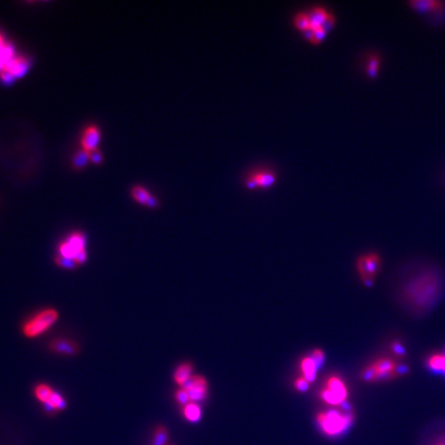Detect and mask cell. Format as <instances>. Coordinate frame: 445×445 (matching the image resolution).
Returning a JSON list of instances; mask_svg holds the SVG:
<instances>
[{
  "instance_id": "cell-1",
  "label": "cell",
  "mask_w": 445,
  "mask_h": 445,
  "mask_svg": "<svg viewBox=\"0 0 445 445\" xmlns=\"http://www.w3.org/2000/svg\"><path fill=\"white\" fill-rule=\"evenodd\" d=\"M442 271L434 264L416 262L404 267L399 284V300L412 315H424L432 310L444 293Z\"/></svg>"
},
{
  "instance_id": "cell-2",
  "label": "cell",
  "mask_w": 445,
  "mask_h": 445,
  "mask_svg": "<svg viewBox=\"0 0 445 445\" xmlns=\"http://www.w3.org/2000/svg\"><path fill=\"white\" fill-rule=\"evenodd\" d=\"M346 404L347 402L339 406L338 409L321 411L316 416V423L324 434L328 436H337L352 426L355 421V415Z\"/></svg>"
},
{
  "instance_id": "cell-3",
  "label": "cell",
  "mask_w": 445,
  "mask_h": 445,
  "mask_svg": "<svg viewBox=\"0 0 445 445\" xmlns=\"http://www.w3.org/2000/svg\"><path fill=\"white\" fill-rule=\"evenodd\" d=\"M404 367L391 358H378L366 365L360 372V378L366 383H377L398 377L404 373Z\"/></svg>"
},
{
  "instance_id": "cell-4",
  "label": "cell",
  "mask_w": 445,
  "mask_h": 445,
  "mask_svg": "<svg viewBox=\"0 0 445 445\" xmlns=\"http://www.w3.org/2000/svg\"><path fill=\"white\" fill-rule=\"evenodd\" d=\"M320 399L331 406H341L347 402L348 389L344 379L336 374L326 378L320 391Z\"/></svg>"
},
{
  "instance_id": "cell-5",
  "label": "cell",
  "mask_w": 445,
  "mask_h": 445,
  "mask_svg": "<svg viewBox=\"0 0 445 445\" xmlns=\"http://www.w3.org/2000/svg\"><path fill=\"white\" fill-rule=\"evenodd\" d=\"M58 320V312L55 309H46L37 313L23 326L24 335L34 338L45 333Z\"/></svg>"
},
{
  "instance_id": "cell-6",
  "label": "cell",
  "mask_w": 445,
  "mask_h": 445,
  "mask_svg": "<svg viewBox=\"0 0 445 445\" xmlns=\"http://www.w3.org/2000/svg\"><path fill=\"white\" fill-rule=\"evenodd\" d=\"M380 257L375 252H368L357 259L356 268L364 284L372 285L376 274L380 269Z\"/></svg>"
},
{
  "instance_id": "cell-7",
  "label": "cell",
  "mask_w": 445,
  "mask_h": 445,
  "mask_svg": "<svg viewBox=\"0 0 445 445\" xmlns=\"http://www.w3.org/2000/svg\"><path fill=\"white\" fill-rule=\"evenodd\" d=\"M85 246H86L85 236L80 232L72 233L67 238V240H65L60 244L59 256L73 260L74 261V259L77 258L78 255H80L83 251H86Z\"/></svg>"
},
{
  "instance_id": "cell-8",
  "label": "cell",
  "mask_w": 445,
  "mask_h": 445,
  "mask_svg": "<svg viewBox=\"0 0 445 445\" xmlns=\"http://www.w3.org/2000/svg\"><path fill=\"white\" fill-rule=\"evenodd\" d=\"M181 388L188 393L191 402L199 403L206 399L209 385L206 377L200 374H194L190 380Z\"/></svg>"
},
{
  "instance_id": "cell-9",
  "label": "cell",
  "mask_w": 445,
  "mask_h": 445,
  "mask_svg": "<svg viewBox=\"0 0 445 445\" xmlns=\"http://www.w3.org/2000/svg\"><path fill=\"white\" fill-rule=\"evenodd\" d=\"M276 176L271 171H261L250 174L246 179V185L248 188H268L275 182Z\"/></svg>"
},
{
  "instance_id": "cell-10",
  "label": "cell",
  "mask_w": 445,
  "mask_h": 445,
  "mask_svg": "<svg viewBox=\"0 0 445 445\" xmlns=\"http://www.w3.org/2000/svg\"><path fill=\"white\" fill-rule=\"evenodd\" d=\"M49 347L53 353L65 356H74L80 351L78 343L63 338H57L52 340L49 344Z\"/></svg>"
},
{
  "instance_id": "cell-11",
  "label": "cell",
  "mask_w": 445,
  "mask_h": 445,
  "mask_svg": "<svg viewBox=\"0 0 445 445\" xmlns=\"http://www.w3.org/2000/svg\"><path fill=\"white\" fill-rule=\"evenodd\" d=\"M299 368L301 371V375L305 377L310 384L315 380L320 367L317 366V364L314 362V360L310 355L305 356L300 360Z\"/></svg>"
},
{
  "instance_id": "cell-12",
  "label": "cell",
  "mask_w": 445,
  "mask_h": 445,
  "mask_svg": "<svg viewBox=\"0 0 445 445\" xmlns=\"http://www.w3.org/2000/svg\"><path fill=\"white\" fill-rule=\"evenodd\" d=\"M408 5L415 11L421 13L439 12L445 7V3L439 2V0H411V2H408Z\"/></svg>"
},
{
  "instance_id": "cell-13",
  "label": "cell",
  "mask_w": 445,
  "mask_h": 445,
  "mask_svg": "<svg viewBox=\"0 0 445 445\" xmlns=\"http://www.w3.org/2000/svg\"><path fill=\"white\" fill-rule=\"evenodd\" d=\"M28 66V61L25 58H13L8 62L2 71L9 73L13 78H19L25 74Z\"/></svg>"
},
{
  "instance_id": "cell-14",
  "label": "cell",
  "mask_w": 445,
  "mask_h": 445,
  "mask_svg": "<svg viewBox=\"0 0 445 445\" xmlns=\"http://www.w3.org/2000/svg\"><path fill=\"white\" fill-rule=\"evenodd\" d=\"M193 371H194V367H193L192 363H189V362L181 363L174 371L173 379H174L175 384L177 386H179V388L184 386L194 375Z\"/></svg>"
},
{
  "instance_id": "cell-15",
  "label": "cell",
  "mask_w": 445,
  "mask_h": 445,
  "mask_svg": "<svg viewBox=\"0 0 445 445\" xmlns=\"http://www.w3.org/2000/svg\"><path fill=\"white\" fill-rule=\"evenodd\" d=\"M100 139L99 130L94 127L90 126L85 130L83 139H82V145L84 147V151L87 153H91L93 151H96L97 144Z\"/></svg>"
},
{
  "instance_id": "cell-16",
  "label": "cell",
  "mask_w": 445,
  "mask_h": 445,
  "mask_svg": "<svg viewBox=\"0 0 445 445\" xmlns=\"http://www.w3.org/2000/svg\"><path fill=\"white\" fill-rule=\"evenodd\" d=\"M428 445H445V422L436 423L427 433Z\"/></svg>"
},
{
  "instance_id": "cell-17",
  "label": "cell",
  "mask_w": 445,
  "mask_h": 445,
  "mask_svg": "<svg viewBox=\"0 0 445 445\" xmlns=\"http://www.w3.org/2000/svg\"><path fill=\"white\" fill-rule=\"evenodd\" d=\"M426 364L429 370L445 374V349L429 356Z\"/></svg>"
},
{
  "instance_id": "cell-18",
  "label": "cell",
  "mask_w": 445,
  "mask_h": 445,
  "mask_svg": "<svg viewBox=\"0 0 445 445\" xmlns=\"http://www.w3.org/2000/svg\"><path fill=\"white\" fill-rule=\"evenodd\" d=\"M132 196L140 204L150 206V207H156L158 205L157 199L155 197H153L145 189H143L141 187L134 188L132 190Z\"/></svg>"
},
{
  "instance_id": "cell-19",
  "label": "cell",
  "mask_w": 445,
  "mask_h": 445,
  "mask_svg": "<svg viewBox=\"0 0 445 445\" xmlns=\"http://www.w3.org/2000/svg\"><path fill=\"white\" fill-rule=\"evenodd\" d=\"M182 415L187 421L191 423H196L201 419L202 416L201 407L198 405V403L191 402L182 407Z\"/></svg>"
},
{
  "instance_id": "cell-20",
  "label": "cell",
  "mask_w": 445,
  "mask_h": 445,
  "mask_svg": "<svg viewBox=\"0 0 445 445\" xmlns=\"http://www.w3.org/2000/svg\"><path fill=\"white\" fill-rule=\"evenodd\" d=\"M380 57L377 54H371L366 62V73L369 78H375L380 67Z\"/></svg>"
},
{
  "instance_id": "cell-21",
  "label": "cell",
  "mask_w": 445,
  "mask_h": 445,
  "mask_svg": "<svg viewBox=\"0 0 445 445\" xmlns=\"http://www.w3.org/2000/svg\"><path fill=\"white\" fill-rule=\"evenodd\" d=\"M53 394H54V391L52 390L51 387H49L47 385H39V386H36L34 389L35 397L39 399L42 403H44V405L50 403Z\"/></svg>"
},
{
  "instance_id": "cell-22",
  "label": "cell",
  "mask_w": 445,
  "mask_h": 445,
  "mask_svg": "<svg viewBox=\"0 0 445 445\" xmlns=\"http://www.w3.org/2000/svg\"><path fill=\"white\" fill-rule=\"evenodd\" d=\"M329 12H327L324 8L322 7H315L313 8L308 14L309 19H310V24L311 26L315 27V26H320V24L322 23V21L326 18V16L328 15Z\"/></svg>"
},
{
  "instance_id": "cell-23",
  "label": "cell",
  "mask_w": 445,
  "mask_h": 445,
  "mask_svg": "<svg viewBox=\"0 0 445 445\" xmlns=\"http://www.w3.org/2000/svg\"><path fill=\"white\" fill-rule=\"evenodd\" d=\"M168 439V431L163 426H158L154 433V439L152 445H166Z\"/></svg>"
},
{
  "instance_id": "cell-24",
  "label": "cell",
  "mask_w": 445,
  "mask_h": 445,
  "mask_svg": "<svg viewBox=\"0 0 445 445\" xmlns=\"http://www.w3.org/2000/svg\"><path fill=\"white\" fill-rule=\"evenodd\" d=\"M294 22H295V25L298 27L301 31H303L304 29H306V28H308V27H310L311 26V24H310V19H309V16H308V14L307 13H299V14H297L296 16H295V20H294Z\"/></svg>"
},
{
  "instance_id": "cell-25",
  "label": "cell",
  "mask_w": 445,
  "mask_h": 445,
  "mask_svg": "<svg viewBox=\"0 0 445 445\" xmlns=\"http://www.w3.org/2000/svg\"><path fill=\"white\" fill-rule=\"evenodd\" d=\"M309 387H310V383L302 375L295 378V380L293 383V388L299 393L307 392L309 390Z\"/></svg>"
},
{
  "instance_id": "cell-26",
  "label": "cell",
  "mask_w": 445,
  "mask_h": 445,
  "mask_svg": "<svg viewBox=\"0 0 445 445\" xmlns=\"http://www.w3.org/2000/svg\"><path fill=\"white\" fill-rule=\"evenodd\" d=\"M175 401L179 404V405H181L182 407L184 406V405H187V404H189V403H191V400H190V397H189V395H188V393L185 392L182 388H179L176 392H175Z\"/></svg>"
},
{
  "instance_id": "cell-27",
  "label": "cell",
  "mask_w": 445,
  "mask_h": 445,
  "mask_svg": "<svg viewBox=\"0 0 445 445\" xmlns=\"http://www.w3.org/2000/svg\"><path fill=\"white\" fill-rule=\"evenodd\" d=\"M55 262L57 265H59L65 269H74L77 267V263L74 262L73 260L66 259V258H63L61 256H57L55 258Z\"/></svg>"
},
{
  "instance_id": "cell-28",
  "label": "cell",
  "mask_w": 445,
  "mask_h": 445,
  "mask_svg": "<svg viewBox=\"0 0 445 445\" xmlns=\"http://www.w3.org/2000/svg\"><path fill=\"white\" fill-rule=\"evenodd\" d=\"M310 356L312 357V359L314 360V362L317 364V366L321 368L323 366V364L325 363L326 360V355L325 352L321 348H314L311 353Z\"/></svg>"
},
{
  "instance_id": "cell-29",
  "label": "cell",
  "mask_w": 445,
  "mask_h": 445,
  "mask_svg": "<svg viewBox=\"0 0 445 445\" xmlns=\"http://www.w3.org/2000/svg\"><path fill=\"white\" fill-rule=\"evenodd\" d=\"M334 24H335V18H334V16L331 13H328L326 18L320 24V27L323 28L327 32L328 30H330L334 26Z\"/></svg>"
},
{
  "instance_id": "cell-30",
  "label": "cell",
  "mask_w": 445,
  "mask_h": 445,
  "mask_svg": "<svg viewBox=\"0 0 445 445\" xmlns=\"http://www.w3.org/2000/svg\"><path fill=\"white\" fill-rule=\"evenodd\" d=\"M88 159H89V153H87L85 151L80 152V153H78L76 158H74V165H76L77 167H82L86 164Z\"/></svg>"
},
{
  "instance_id": "cell-31",
  "label": "cell",
  "mask_w": 445,
  "mask_h": 445,
  "mask_svg": "<svg viewBox=\"0 0 445 445\" xmlns=\"http://www.w3.org/2000/svg\"><path fill=\"white\" fill-rule=\"evenodd\" d=\"M313 29H314V34H313V41H312V43L316 44V43L322 42L324 40V37H325L327 32L323 28H321L320 26H315V27H313Z\"/></svg>"
},
{
  "instance_id": "cell-32",
  "label": "cell",
  "mask_w": 445,
  "mask_h": 445,
  "mask_svg": "<svg viewBox=\"0 0 445 445\" xmlns=\"http://www.w3.org/2000/svg\"><path fill=\"white\" fill-rule=\"evenodd\" d=\"M302 33H303V35H304V37H305L306 40H308L309 42L312 43V41H313V34H314V29H313L312 26L304 29L302 31Z\"/></svg>"
},
{
  "instance_id": "cell-33",
  "label": "cell",
  "mask_w": 445,
  "mask_h": 445,
  "mask_svg": "<svg viewBox=\"0 0 445 445\" xmlns=\"http://www.w3.org/2000/svg\"><path fill=\"white\" fill-rule=\"evenodd\" d=\"M89 159L92 162H94V163H100L101 160H102V157H101L100 153H98L96 151H93V152L89 153Z\"/></svg>"
}]
</instances>
